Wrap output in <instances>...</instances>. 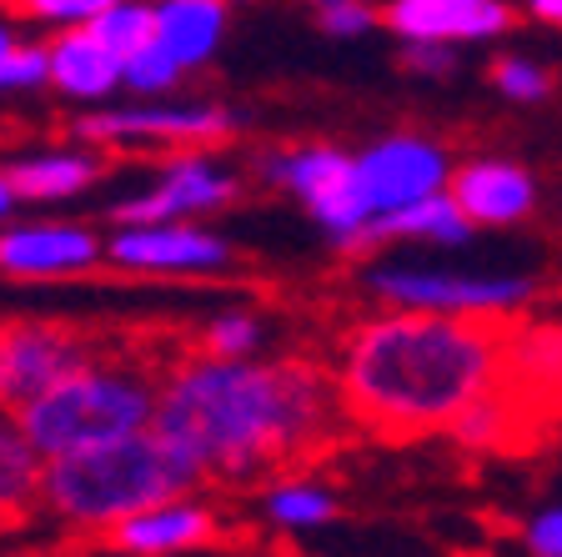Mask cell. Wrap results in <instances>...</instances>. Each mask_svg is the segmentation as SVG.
I'll list each match as a JSON object with an SVG mask.
<instances>
[{"instance_id": "1", "label": "cell", "mask_w": 562, "mask_h": 557, "mask_svg": "<svg viewBox=\"0 0 562 557\" xmlns=\"http://www.w3.org/2000/svg\"><path fill=\"white\" fill-rule=\"evenodd\" d=\"M331 371L312 357H206L187 352L156 382L151 427L201 482L246 488L296 472L341 432Z\"/></svg>"}, {"instance_id": "2", "label": "cell", "mask_w": 562, "mask_h": 557, "mask_svg": "<svg viewBox=\"0 0 562 557\" xmlns=\"http://www.w3.org/2000/svg\"><path fill=\"white\" fill-rule=\"evenodd\" d=\"M513 322L382 312L341 337L331 387L341 417L367 437L412 442L447 432L472 402L503 387Z\"/></svg>"}, {"instance_id": "3", "label": "cell", "mask_w": 562, "mask_h": 557, "mask_svg": "<svg viewBox=\"0 0 562 557\" xmlns=\"http://www.w3.org/2000/svg\"><path fill=\"white\" fill-rule=\"evenodd\" d=\"M196 488H201L196 467L176 453L156 427H146L46 463L41 512L56 527H66L70 537L95 543V537H105L136 512Z\"/></svg>"}, {"instance_id": "4", "label": "cell", "mask_w": 562, "mask_h": 557, "mask_svg": "<svg viewBox=\"0 0 562 557\" xmlns=\"http://www.w3.org/2000/svg\"><path fill=\"white\" fill-rule=\"evenodd\" d=\"M156 382H161V371L140 367V361L91 357L86 367L60 377L46 397H35L15 422L25 427L35 453L56 463V457L95 447V442L131 437V432L151 427Z\"/></svg>"}, {"instance_id": "5", "label": "cell", "mask_w": 562, "mask_h": 557, "mask_svg": "<svg viewBox=\"0 0 562 557\" xmlns=\"http://www.w3.org/2000/svg\"><path fill=\"white\" fill-rule=\"evenodd\" d=\"M367 297L386 312L468 316V322H517L538 302V281L527 271H472V267H422V261H367Z\"/></svg>"}, {"instance_id": "6", "label": "cell", "mask_w": 562, "mask_h": 557, "mask_svg": "<svg viewBox=\"0 0 562 557\" xmlns=\"http://www.w3.org/2000/svg\"><path fill=\"white\" fill-rule=\"evenodd\" d=\"M241 131V111L222 101H111L81 111L70 136L95 146L101 156H140V152H216Z\"/></svg>"}, {"instance_id": "7", "label": "cell", "mask_w": 562, "mask_h": 557, "mask_svg": "<svg viewBox=\"0 0 562 557\" xmlns=\"http://www.w3.org/2000/svg\"><path fill=\"white\" fill-rule=\"evenodd\" d=\"M257 176L277 191H292L306 207V216L331 236V246L347 252L362 226L372 221L357 171V152H341L331 141H302V146H271L257 152Z\"/></svg>"}, {"instance_id": "8", "label": "cell", "mask_w": 562, "mask_h": 557, "mask_svg": "<svg viewBox=\"0 0 562 557\" xmlns=\"http://www.w3.org/2000/svg\"><path fill=\"white\" fill-rule=\"evenodd\" d=\"M95 352L86 326L60 316H0V412L21 417L35 397H46L60 377L86 367Z\"/></svg>"}, {"instance_id": "9", "label": "cell", "mask_w": 562, "mask_h": 557, "mask_svg": "<svg viewBox=\"0 0 562 557\" xmlns=\"http://www.w3.org/2000/svg\"><path fill=\"white\" fill-rule=\"evenodd\" d=\"M105 267L121 277H222L236 267V246L206 221H131L105 232Z\"/></svg>"}, {"instance_id": "10", "label": "cell", "mask_w": 562, "mask_h": 557, "mask_svg": "<svg viewBox=\"0 0 562 557\" xmlns=\"http://www.w3.org/2000/svg\"><path fill=\"white\" fill-rule=\"evenodd\" d=\"M241 197V171L222 152H176L111 207V226L131 221H206Z\"/></svg>"}, {"instance_id": "11", "label": "cell", "mask_w": 562, "mask_h": 557, "mask_svg": "<svg viewBox=\"0 0 562 557\" xmlns=\"http://www.w3.org/2000/svg\"><path fill=\"white\" fill-rule=\"evenodd\" d=\"M105 267V232L76 216H15L0 226V277L5 281H81Z\"/></svg>"}, {"instance_id": "12", "label": "cell", "mask_w": 562, "mask_h": 557, "mask_svg": "<svg viewBox=\"0 0 562 557\" xmlns=\"http://www.w3.org/2000/svg\"><path fill=\"white\" fill-rule=\"evenodd\" d=\"M357 171H362V191L372 216H386V211L442 197L447 181H452V152L432 136L397 131V136H382L367 152H357Z\"/></svg>"}, {"instance_id": "13", "label": "cell", "mask_w": 562, "mask_h": 557, "mask_svg": "<svg viewBox=\"0 0 562 557\" xmlns=\"http://www.w3.org/2000/svg\"><path fill=\"white\" fill-rule=\"evenodd\" d=\"M222 533H226V512L211 498H201V492H181V498H166L156 508L126 517L121 527L95 537V547L121 557H176L222 543Z\"/></svg>"}, {"instance_id": "14", "label": "cell", "mask_w": 562, "mask_h": 557, "mask_svg": "<svg viewBox=\"0 0 562 557\" xmlns=\"http://www.w3.org/2000/svg\"><path fill=\"white\" fill-rule=\"evenodd\" d=\"M111 156H101L86 141H50V146H25L5 161V176L15 186L21 207H66L76 197H91L105 181Z\"/></svg>"}, {"instance_id": "15", "label": "cell", "mask_w": 562, "mask_h": 557, "mask_svg": "<svg viewBox=\"0 0 562 557\" xmlns=\"http://www.w3.org/2000/svg\"><path fill=\"white\" fill-rule=\"evenodd\" d=\"M447 197L457 201V211L468 216V226H487V232H503L517 226L538 211V181L532 171L503 156H472V161L452 166V181H447Z\"/></svg>"}, {"instance_id": "16", "label": "cell", "mask_w": 562, "mask_h": 557, "mask_svg": "<svg viewBox=\"0 0 562 557\" xmlns=\"http://www.w3.org/2000/svg\"><path fill=\"white\" fill-rule=\"evenodd\" d=\"M397 41H432V46H472L497 41L513 25L507 0H392L382 11Z\"/></svg>"}, {"instance_id": "17", "label": "cell", "mask_w": 562, "mask_h": 557, "mask_svg": "<svg viewBox=\"0 0 562 557\" xmlns=\"http://www.w3.org/2000/svg\"><path fill=\"white\" fill-rule=\"evenodd\" d=\"M46 66H50V91L60 101L95 111L121 96V56L101 46L91 31H56L46 41Z\"/></svg>"}, {"instance_id": "18", "label": "cell", "mask_w": 562, "mask_h": 557, "mask_svg": "<svg viewBox=\"0 0 562 557\" xmlns=\"http://www.w3.org/2000/svg\"><path fill=\"white\" fill-rule=\"evenodd\" d=\"M472 236L468 216L457 211V201L447 197H427L417 207L386 211V216H372L362 226V236L347 246V256H367L382 252V246H402V242H427V246H462Z\"/></svg>"}, {"instance_id": "19", "label": "cell", "mask_w": 562, "mask_h": 557, "mask_svg": "<svg viewBox=\"0 0 562 557\" xmlns=\"http://www.w3.org/2000/svg\"><path fill=\"white\" fill-rule=\"evenodd\" d=\"M156 5V46L181 70H201L216 60L226 41V0H151Z\"/></svg>"}, {"instance_id": "20", "label": "cell", "mask_w": 562, "mask_h": 557, "mask_svg": "<svg viewBox=\"0 0 562 557\" xmlns=\"http://www.w3.org/2000/svg\"><path fill=\"white\" fill-rule=\"evenodd\" d=\"M41 477H46V457L31 447L21 422L0 412V527L41 517Z\"/></svg>"}, {"instance_id": "21", "label": "cell", "mask_w": 562, "mask_h": 557, "mask_svg": "<svg viewBox=\"0 0 562 557\" xmlns=\"http://www.w3.org/2000/svg\"><path fill=\"white\" fill-rule=\"evenodd\" d=\"M337 492L327 482H316L312 472H281L261 488V517H267L277 533H322V527L337 523Z\"/></svg>"}, {"instance_id": "22", "label": "cell", "mask_w": 562, "mask_h": 557, "mask_svg": "<svg viewBox=\"0 0 562 557\" xmlns=\"http://www.w3.org/2000/svg\"><path fill=\"white\" fill-rule=\"evenodd\" d=\"M86 31L126 60V56H136L140 46H151L156 41V5L151 0H116V5H105Z\"/></svg>"}, {"instance_id": "23", "label": "cell", "mask_w": 562, "mask_h": 557, "mask_svg": "<svg viewBox=\"0 0 562 557\" xmlns=\"http://www.w3.org/2000/svg\"><path fill=\"white\" fill-rule=\"evenodd\" d=\"M261 342H267V322L251 307H222L201 326V352L206 357H261Z\"/></svg>"}, {"instance_id": "24", "label": "cell", "mask_w": 562, "mask_h": 557, "mask_svg": "<svg viewBox=\"0 0 562 557\" xmlns=\"http://www.w3.org/2000/svg\"><path fill=\"white\" fill-rule=\"evenodd\" d=\"M181 81H187V70L176 66L156 41L121 60V91H126L131 101H161V96H171Z\"/></svg>"}, {"instance_id": "25", "label": "cell", "mask_w": 562, "mask_h": 557, "mask_svg": "<svg viewBox=\"0 0 562 557\" xmlns=\"http://www.w3.org/2000/svg\"><path fill=\"white\" fill-rule=\"evenodd\" d=\"M105 5H116V0H5V11L15 15L21 25H35V31H81L91 25Z\"/></svg>"}, {"instance_id": "26", "label": "cell", "mask_w": 562, "mask_h": 557, "mask_svg": "<svg viewBox=\"0 0 562 557\" xmlns=\"http://www.w3.org/2000/svg\"><path fill=\"white\" fill-rule=\"evenodd\" d=\"M35 91H50L46 41H21L15 51L0 56V101L5 96H35Z\"/></svg>"}, {"instance_id": "27", "label": "cell", "mask_w": 562, "mask_h": 557, "mask_svg": "<svg viewBox=\"0 0 562 557\" xmlns=\"http://www.w3.org/2000/svg\"><path fill=\"white\" fill-rule=\"evenodd\" d=\"M492 86L507 96V101H542L552 91V70L538 66L532 56H497L492 60Z\"/></svg>"}, {"instance_id": "28", "label": "cell", "mask_w": 562, "mask_h": 557, "mask_svg": "<svg viewBox=\"0 0 562 557\" xmlns=\"http://www.w3.org/2000/svg\"><path fill=\"white\" fill-rule=\"evenodd\" d=\"M376 21H382V15H376L367 0H337V5H322V11H316L322 35H337V41H357V35H367Z\"/></svg>"}, {"instance_id": "29", "label": "cell", "mask_w": 562, "mask_h": 557, "mask_svg": "<svg viewBox=\"0 0 562 557\" xmlns=\"http://www.w3.org/2000/svg\"><path fill=\"white\" fill-rule=\"evenodd\" d=\"M527 557H562V502H548L522 523Z\"/></svg>"}, {"instance_id": "30", "label": "cell", "mask_w": 562, "mask_h": 557, "mask_svg": "<svg viewBox=\"0 0 562 557\" xmlns=\"http://www.w3.org/2000/svg\"><path fill=\"white\" fill-rule=\"evenodd\" d=\"M402 70H407V76H422V81L452 76L457 51L452 46H432V41H402Z\"/></svg>"}, {"instance_id": "31", "label": "cell", "mask_w": 562, "mask_h": 557, "mask_svg": "<svg viewBox=\"0 0 562 557\" xmlns=\"http://www.w3.org/2000/svg\"><path fill=\"white\" fill-rule=\"evenodd\" d=\"M15 207H21V201H15V186H11V176H5V161H0V226L15 221Z\"/></svg>"}, {"instance_id": "32", "label": "cell", "mask_w": 562, "mask_h": 557, "mask_svg": "<svg viewBox=\"0 0 562 557\" xmlns=\"http://www.w3.org/2000/svg\"><path fill=\"white\" fill-rule=\"evenodd\" d=\"M21 41H25V35H21V21H15L11 11H0V56H5V51H15Z\"/></svg>"}, {"instance_id": "33", "label": "cell", "mask_w": 562, "mask_h": 557, "mask_svg": "<svg viewBox=\"0 0 562 557\" xmlns=\"http://www.w3.org/2000/svg\"><path fill=\"white\" fill-rule=\"evenodd\" d=\"M527 11L538 15L542 25H558L562 31V0H527Z\"/></svg>"}, {"instance_id": "34", "label": "cell", "mask_w": 562, "mask_h": 557, "mask_svg": "<svg viewBox=\"0 0 562 557\" xmlns=\"http://www.w3.org/2000/svg\"><path fill=\"white\" fill-rule=\"evenodd\" d=\"M312 5H316V11H322V5H337V0H312Z\"/></svg>"}, {"instance_id": "35", "label": "cell", "mask_w": 562, "mask_h": 557, "mask_svg": "<svg viewBox=\"0 0 562 557\" xmlns=\"http://www.w3.org/2000/svg\"><path fill=\"white\" fill-rule=\"evenodd\" d=\"M226 5H241V0H226Z\"/></svg>"}]
</instances>
